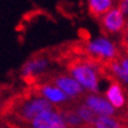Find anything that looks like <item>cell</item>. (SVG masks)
Masks as SVG:
<instances>
[{"label": "cell", "instance_id": "3", "mask_svg": "<svg viewBox=\"0 0 128 128\" xmlns=\"http://www.w3.org/2000/svg\"><path fill=\"white\" fill-rule=\"evenodd\" d=\"M30 88L34 92L35 94L40 95L41 98L46 99L48 102H50L53 106H55L59 110L61 109L72 108L75 104L72 99L67 96L66 94L62 92L61 89H59L56 86L48 84V82H44V84H36V85L30 86Z\"/></svg>", "mask_w": 128, "mask_h": 128}, {"label": "cell", "instance_id": "2", "mask_svg": "<svg viewBox=\"0 0 128 128\" xmlns=\"http://www.w3.org/2000/svg\"><path fill=\"white\" fill-rule=\"evenodd\" d=\"M44 82H48V84L56 86L70 99H72L75 102H81L87 93L75 79H73L67 72H64V70L45 72L44 74H40L39 76L35 78L33 85L44 84Z\"/></svg>", "mask_w": 128, "mask_h": 128}, {"label": "cell", "instance_id": "12", "mask_svg": "<svg viewBox=\"0 0 128 128\" xmlns=\"http://www.w3.org/2000/svg\"><path fill=\"white\" fill-rule=\"evenodd\" d=\"M120 45H128V24H127V26H126V30L122 33Z\"/></svg>", "mask_w": 128, "mask_h": 128}, {"label": "cell", "instance_id": "8", "mask_svg": "<svg viewBox=\"0 0 128 128\" xmlns=\"http://www.w3.org/2000/svg\"><path fill=\"white\" fill-rule=\"evenodd\" d=\"M87 7H88L89 16L100 21L101 18L106 16L114 7V2L110 0H89Z\"/></svg>", "mask_w": 128, "mask_h": 128}, {"label": "cell", "instance_id": "9", "mask_svg": "<svg viewBox=\"0 0 128 128\" xmlns=\"http://www.w3.org/2000/svg\"><path fill=\"white\" fill-rule=\"evenodd\" d=\"M73 109L76 112V114L80 116V119H81L87 126H94L98 120V118H99L96 114L89 108V107H87L82 101L75 104V105L73 106Z\"/></svg>", "mask_w": 128, "mask_h": 128}, {"label": "cell", "instance_id": "7", "mask_svg": "<svg viewBox=\"0 0 128 128\" xmlns=\"http://www.w3.org/2000/svg\"><path fill=\"white\" fill-rule=\"evenodd\" d=\"M11 128V127H8ZM20 128H68L62 119L60 110L55 109L52 112L44 113L30 124H25Z\"/></svg>", "mask_w": 128, "mask_h": 128}, {"label": "cell", "instance_id": "11", "mask_svg": "<svg viewBox=\"0 0 128 128\" xmlns=\"http://www.w3.org/2000/svg\"><path fill=\"white\" fill-rule=\"evenodd\" d=\"M118 7L120 8L121 13L124 14V19L128 24V0H124V1H119L118 2Z\"/></svg>", "mask_w": 128, "mask_h": 128}, {"label": "cell", "instance_id": "13", "mask_svg": "<svg viewBox=\"0 0 128 128\" xmlns=\"http://www.w3.org/2000/svg\"><path fill=\"white\" fill-rule=\"evenodd\" d=\"M84 128H94V126H85Z\"/></svg>", "mask_w": 128, "mask_h": 128}, {"label": "cell", "instance_id": "4", "mask_svg": "<svg viewBox=\"0 0 128 128\" xmlns=\"http://www.w3.org/2000/svg\"><path fill=\"white\" fill-rule=\"evenodd\" d=\"M82 102L92 109L98 116H107L119 119L122 114V110H118L112 106V104L100 93H86L82 99Z\"/></svg>", "mask_w": 128, "mask_h": 128}, {"label": "cell", "instance_id": "1", "mask_svg": "<svg viewBox=\"0 0 128 128\" xmlns=\"http://www.w3.org/2000/svg\"><path fill=\"white\" fill-rule=\"evenodd\" d=\"M66 72L88 93H99V80L102 78V64L86 56H70L62 60Z\"/></svg>", "mask_w": 128, "mask_h": 128}, {"label": "cell", "instance_id": "10", "mask_svg": "<svg viewBox=\"0 0 128 128\" xmlns=\"http://www.w3.org/2000/svg\"><path fill=\"white\" fill-rule=\"evenodd\" d=\"M60 114H61L62 119H64L65 124H67L68 128H84L85 126H87L80 119V116L76 114V112L73 109V107L67 109H61Z\"/></svg>", "mask_w": 128, "mask_h": 128}, {"label": "cell", "instance_id": "6", "mask_svg": "<svg viewBox=\"0 0 128 128\" xmlns=\"http://www.w3.org/2000/svg\"><path fill=\"white\" fill-rule=\"evenodd\" d=\"M107 100L118 110H128V89L119 80H112L105 93Z\"/></svg>", "mask_w": 128, "mask_h": 128}, {"label": "cell", "instance_id": "5", "mask_svg": "<svg viewBox=\"0 0 128 128\" xmlns=\"http://www.w3.org/2000/svg\"><path fill=\"white\" fill-rule=\"evenodd\" d=\"M99 22H100L101 32L105 35L124 33L127 26V21L124 19V14L121 13L120 8L118 7V5L114 6L106 16H102Z\"/></svg>", "mask_w": 128, "mask_h": 128}]
</instances>
